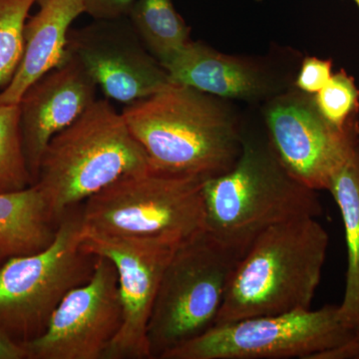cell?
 <instances>
[{"mask_svg":"<svg viewBox=\"0 0 359 359\" xmlns=\"http://www.w3.org/2000/svg\"><path fill=\"white\" fill-rule=\"evenodd\" d=\"M122 320L117 269L98 256L88 282L68 292L43 334L22 346L27 359H104Z\"/></svg>","mask_w":359,"mask_h":359,"instance_id":"9c48e42d","label":"cell"},{"mask_svg":"<svg viewBox=\"0 0 359 359\" xmlns=\"http://www.w3.org/2000/svg\"><path fill=\"white\" fill-rule=\"evenodd\" d=\"M6 257L4 256V255H2V252H0V264L2 263V262L4 261V259H6Z\"/></svg>","mask_w":359,"mask_h":359,"instance_id":"d4e9b609","label":"cell"},{"mask_svg":"<svg viewBox=\"0 0 359 359\" xmlns=\"http://www.w3.org/2000/svg\"><path fill=\"white\" fill-rule=\"evenodd\" d=\"M332 60L306 58L302 62L295 85L304 93L314 95L328 83L332 76Z\"/></svg>","mask_w":359,"mask_h":359,"instance_id":"7402d4cb","label":"cell"},{"mask_svg":"<svg viewBox=\"0 0 359 359\" xmlns=\"http://www.w3.org/2000/svg\"><path fill=\"white\" fill-rule=\"evenodd\" d=\"M123 117L160 173L202 180L229 171L243 142L230 111L210 94L171 83L127 104Z\"/></svg>","mask_w":359,"mask_h":359,"instance_id":"6da1fadb","label":"cell"},{"mask_svg":"<svg viewBox=\"0 0 359 359\" xmlns=\"http://www.w3.org/2000/svg\"><path fill=\"white\" fill-rule=\"evenodd\" d=\"M149 169L147 155L122 113L108 99H97L49 142L33 186L60 221L66 211L118 180Z\"/></svg>","mask_w":359,"mask_h":359,"instance_id":"3957f363","label":"cell"},{"mask_svg":"<svg viewBox=\"0 0 359 359\" xmlns=\"http://www.w3.org/2000/svg\"><path fill=\"white\" fill-rule=\"evenodd\" d=\"M248 250L205 230L182 243L168 263L147 327L151 359H163L214 327Z\"/></svg>","mask_w":359,"mask_h":359,"instance_id":"5b68a950","label":"cell"},{"mask_svg":"<svg viewBox=\"0 0 359 359\" xmlns=\"http://www.w3.org/2000/svg\"><path fill=\"white\" fill-rule=\"evenodd\" d=\"M32 186L23 150L18 104L0 106V193H13Z\"/></svg>","mask_w":359,"mask_h":359,"instance_id":"d6986e66","label":"cell"},{"mask_svg":"<svg viewBox=\"0 0 359 359\" xmlns=\"http://www.w3.org/2000/svg\"><path fill=\"white\" fill-rule=\"evenodd\" d=\"M97 84L81 63L67 52L65 62L29 87L18 106L23 150L32 186L51 139L76 121L97 100Z\"/></svg>","mask_w":359,"mask_h":359,"instance_id":"4fadbf2b","label":"cell"},{"mask_svg":"<svg viewBox=\"0 0 359 359\" xmlns=\"http://www.w3.org/2000/svg\"><path fill=\"white\" fill-rule=\"evenodd\" d=\"M39 0H0V87L13 79L22 58L23 32L30 9Z\"/></svg>","mask_w":359,"mask_h":359,"instance_id":"ffe728a7","label":"cell"},{"mask_svg":"<svg viewBox=\"0 0 359 359\" xmlns=\"http://www.w3.org/2000/svg\"><path fill=\"white\" fill-rule=\"evenodd\" d=\"M328 191L339 205L346 231L347 269L340 313L359 337V144Z\"/></svg>","mask_w":359,"mask_h":359,"instance_id":"e0dca14e","label":"cell"},{"mask_svg":"<svg viewBox=\"0 0 359 359\" xmlns=\"http://www.w3.org/2000/svg\"><path fill=\"white\" fill-rule=\"evenodd\" d=\"M359 359V337L339 306L214 325L163 359Z\"/></svg>","mask_w":359,"mask_h":359,"instance_id":"52a82bcc","label":"cell"},{"mask_svg":"<svg viewBox=\"0 0 359 359\" xmlns=\"http://www.w3.org/2000/svg\"><path fill=\"white\" fill-rule=\"evenodd\" d=\"M309 96L290 94L266 108L271 148L297 181L314 191H328L334 175L358 147L359 122L337 128Z\"/></svg>","mask_w":359,"mask_h":359,"instance_id":"30bf717a","label":"cell"},{"mask_svg":"<svg viewBox=\"0 0 359 359\" xmlns=\"http://www.w3.org/2000/svg\"><path fill=\"white\" fill-rule=\"evenodd\" d=\"M135 0H83L85 13L98 20H120L129 15Z\"/></svg>","mask_w":359,"mask_h":359,"instance_id":"603a6c76","label":"cell"},{"mask_svg":"<svg viewBox=\"0 0 359 359\" xmlns=\"http://www.w3.org/2000/svg\"><path fill=\"white\" fill-rule=\"evenodd\" d=\"M26 21L22 58L11 81L0 92V106L20 103L26 90L67 57L70 26L85 13L83 0H39Z\"/></svg>","mask_w":359,"mask_h":359,"instance_id":"5bb4252c","label":"cell"},{"mask_svg":"<svg viewBox=\"0 0 359 359\" xmlns=\"http://www.w3.org/2000/svg\"><path fill=\"white\" fill-rule=\"evenodd\" d=\"M59 222L36 186L0 193V252L6 257L41 252L55 238Z\"/></svg>","mask_w":359,"mask_h":359,"instance_id":"2e32d148","label":"cell"},{"mask_svg":"<svg viewBox=\"0 0 359 359\" xmlns=\"http://www.w3.org/2000/svg\"><path fill=\"white\" fill-rule=\"evenodd\" d=\"M0 359H27V353L21 344L0 332Z\"/></svg>","mask_w":359,"mask_h":359,"instance_id":"cb8c5ba5","label":"cell"},{"mask_svg":"<svg viewBox=\"0 0 359 359\" xmlns=\"http://www.w3.org/2000/svg\"><path fill=\"white\" fill-rule=\"evenodd\" d=\"M129 16L139 39L162 66L190 41V29L172 0H135Z\"/></svg>","mask_w":359,"mask_h":359,"instance_id":"ac0fdd59","label":"cell"},{"mask_svg":"<svg viewBox=\"0 0 359 359\" xmlns=\"http://www.w3.org/2000/svg\"><path fill=\"white\" fill-rule=\"evenodd\" d=\"M82 205L66 211L53 242L0 264V332L23 344L40 337L71 290L88 282L98 256L82 244Z\"/></svg>","mask_w":359,"mask_h":359,"instance_id":"8992f818","label":"cell"},{"mask_svg":"<svg viewBox=\"0 0 359 359\" xmlns=\"http://www.w3.org/2000/svg\"><path fill=\"white\" fill-rule=\"evenodd\" d=\"M82 244L117 269L121 294V328L104 359H151L147 327L161 278L178 248L161 238H127L85 235Z\"/></svg>","mask_w":359,"mask_h":359,"instance_id":"8fae6325","label":"cell"},{"mask_svg":"<svg viewBox=\"0 0 359 359\" xmlns=\"http://www.w3.org/2000/svg\"><path fill=\"white\" fill-rule=\"evenodd\" d=\"M70 30L67 52L77 59L107 99L130 104L172 83L134 28L115 20Z\"/></svg>","mask_w":359,"mask_h":359,"instance_id":"7c38bea8","label":"cell"},{"mask_svg":"<svg viewBox=\"0 0 359 359\" xmlns=\"http://www.w3.org/2000/svg\"><path fill=\"white\" fill-rule=\"evenodd\" d=\"M202 185L152 169L123 177L82 204L83 233L182 244L205 230Z\"/></svg>","mask_w":359,"mask_h":359,"instance_id":"ba28073f","label":"cell"},{"mask_svg":"<svg viewBox=\"0 0 359 359\" xmlns=\"http://www.w3.org/2000/svg\"><path fill=\"white\" fill-rule=\"evenodd\" d=\"M354 2H355V4H358V6L359 7V0H354Z\"/></svg>","mask_w":359,"mask_h":359,"instance_id":"484cf974","label":"cell"},{"mask_svg":"<svg viewBox=\"0 0 359 359\" xmlns=\"http://www.w3.org/2000/svg\"><path fill=\"white\" fill-rule=\"evenodd\" d=\"M314 104L330 124L346 129L359 122V90L353 77L340 70L313 96Z\"/></svg>","mask_w":359,"mask_h":359,"instance_id":"44dd1931","label":"cell"},{"mask_svg":"<svg viewBox=\"0 0 359 359\" xmlns=\"http://www.w3.org/2000/svg\"><path fill=\"white\" fill-rule=\"evenodd\" d=\"M313 217L271 226L241 259L215 325L311 309L330 236Z\"/></svg>","mask_w":359,"mask_h":359,"instance_id":"7a4b0ae2","label":"cell"},{"mask_svg":"<svg viewBox=\"0 0 359 359\" xmlns=\"http://www.w3.org/2000/svg\"><path fill=\"white\" fill-rule=\"evenodd\" d=\"M163 67L172 83L222 98H257L269 88L266 75L257 66L201 42L189 41Z\"/></svg>","mask_w":359,"mask_h":359,"instance_id":"9a60e30c","label":"cell"},{"mask_svg":"<svg viewBox=\"0 0 359 359\" xmlns=\"http://www.w3.org/2000/svg\"><path fill=\"white\" fill-rule=\"evenodd\" d=\"M205 230L248 250L263 231L323 214L316 191L297 181L271 150L243 142L229 171L203 180Z\"/></svg>","mask_w":359,"mask_h":359,"instance_id":"277c9868","label":"cell"}]
</instances>
